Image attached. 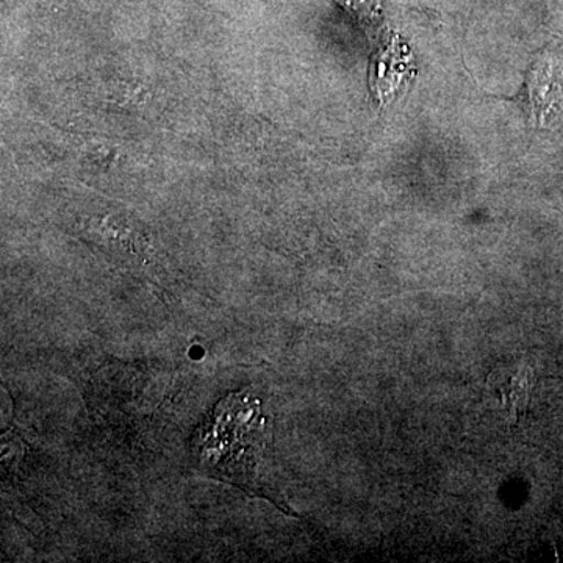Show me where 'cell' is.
<instances>
[{
  "label": "cell",
  "mask_w": 563,
  "mask_h": 563,
  "mask_svg": "<svg viewBox=\"0 0 563 563\" xmlns=\"http://www.w3.org/2000/svg\"><path fill=\"white\" fill-rule=\"evenodd\" d=\"M268 440L266 418L258 401L247 393L222 399L196 432L192 451L209 472L232 483L252 484L258 459Z\"/></svg>",
  "instance_id": "cell-1"
},
{
  "label": "cell",
  "mask_w": 563,
  "mask_h": 563,
  "mask_svg": "<svg viewBox=\"0 0 563 563\" xmlns=\"http://www.w3.org/2000/svg\"><path fill=\"white\" fill-rule=\"evenodd\" d=\"M537 122L547 121L563 98V54H547L533 63L521 95Z\"/></svg>",
  "instance_id": "cell-2"
}]
</instances>
